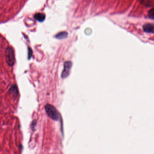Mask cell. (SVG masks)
Segmentation results:
<instances>
[{
	"instance_id": "5",
	"label": "cell",
	"mask_w": 154,
	"mask_h": 154,
	"mask_svg": "<svg viewBox=\"0 0 154 154\" xmlns=\"http://www.w3.org/2000/svg\"><path fill=\"white\" fill-rule=\"evenodd\" d=\"M9 93L14 97H16L17 96L18 93L17 88L15 85H13L10 87V89L9 90Z\"/></svg>"
},
{
	"instance_id": "4",
	"label": "cell",
	"mask_w": 154,
	"mask_h": 154,
	"mask_svg": "<svg viewBox=\"0 0 154 154\" xmlns=\"http://www.w3.org/2000/svg\"><path fill=\"white\" fill-rule=\"evenodd\" d=\"M144 31L149 33H154V24L152 23H146L143 27Z\"/></svg>"
},
{
	"instance_id": "6",
	"label": "cell",
	"mask_w": 154,
	"mask_h": 154,
	"mask_svg": "<svg viewBox=\"0 0 154 154\" xmlns=\"http://www.w3.org/2000/svg\"><path fill=\"white\" fill-rule=\"evenodd\" d=\"M35 19L39 22H43L45 19V15L43 13H37L35 15Z\"/></svg>"
},
{
	"instance_id": "7",
	"label": "cell",
	"mask_w": 154,
	"mask_h": 154,
	"mask_svg": "<svg viewBox=\"0 0 154 154\" xmlns=\"http://www.w3.org/2000/svg\"><path fill=\"white\" fill-rule=\"evenodd\" d=\"M67 36H68L67 33L65 32H63L60 33L57 35H56L55 38L58 39H63L66 38Z\"/></svg>"
},
{
	"instance_id": "2",
	"label": "cell",
	"mask_w": 154,
	"mask_h": 154,
	"mask_svg": "<svg viewBox=\"0 0 154 154\" xmlns=\"http://www.w3.org/2000/svg\"><path fill=\"white\" fill-rule=\"evenodd\" d=\"M5 59L7 64L10 66H12L15 64V53L13 48L8 47L5 51Z\"/></svg>"
},
{
	"instance_id": "1",
	"label": "cell",
	"mask_w": 154,
	"mask_h": 154,
	"mask_svg": "<svg viewBox=\"0 0 154 154\" xmlns=\"http://www.w3.org/2000/svg\"><path fill=\"white\" fill-rule=\"evenodd\" d=\"M45 111L48 117L54 121H58L60 118V115L54 106L48 104L45 107Z\"/></svg>"
},
{
	"instance_id": "9",
	"label": "cell",
	"mask_w": 154,
	"mask_h": 154,
	"mask_svg": "<svg viewBox=\"0 0 154 154\" xmlns=\"http://www.w3.org/2000/svg\"><path fill=\"white\" fill-rule=\"evenodd\" d=\"M28 59H30L31 57H32V50L30 49V48H28Z\"/></svg>"
},
{
	"instance_id": "3",
	"label": "cell",
	"mask_w": 154,
	"mask_h": 154,
	"mask_svg": "<svg viewBox=\"0 0 154 154\" xmlns=\"http://www.w3.org/2000/svg\"><path fill=\"white\" fill-rule=\"evenodd\" d=\"M72 65V63L70 61L65 62L64 64V69L61 73V78H62L64 79L68 77L69 75Z\"/></svg>"
},
{
	"instance_id": "8",
	"label": "cell",
	"mask_w": 154,
	"mask_h": 154,
	"mask_svg": "<svg viewBox=\"0 0 154 154\" xmlns=\"http://www.w3.org/2000/svg\"><path fill=\"white\" fill-rule=\"evenodd\" d=\"M148 15L150 18L154 20V8L149 10L148 12Z\"/></svg>"
}]
</instances>
